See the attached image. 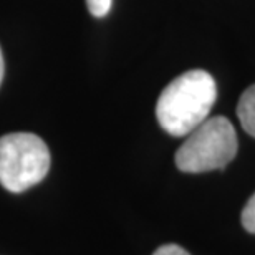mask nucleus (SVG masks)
Returning <instances> with one entry per match:
<instances>
[{
    "mask_svg": "<svg viewBox=\"0 0 255 255\" xmlns=\"http://www.w3.org/2000/svg\"><path fill=\"white\" fill-rule=\"evenodd\" d=\"M216 98L217 86L211 73L186 71L162 90L156 105L157 121L171 136H187L207 120Z\"/></svg>",
    "mask_w": 255,
    "mask_h": 255,
    "instance_id": "obj_1",
    "label": "nucleus"
},
{
    "mask_svg": "<svg viewBox=\"0 0 255 255\" xmlns=\"http://www.w3.org/2000/svg\"><path fill=\"white\" fill-rule=\"evenodd\" d=\"M237 147L232 123L224 116H214L187 134L184 144L176 152V166L189 174L224 169L236 157Z\"/></svg>",
    "mask_w": 255,
    "mask_h": 255,
    "instance_id": "obj_2",
    "label": "nucleus"
},
{
    "mask_svg": "<svg viewBox=\"0 0 255 255\" xmlns=\"http://www.w3.org/2000/svg\"><path fill=\"white\" fill-rule=\"evenodd\" d=\"M50 151L32 132H12L0 137V184L10 192H23L45 179Z\"/></svg>",
    "mask_w": 255,
    "mask_h": 255,
    "instance_id": "obj_3",
    "label": "nucleus"
},
{
    "mask_svg": "<svg viewBox=\"0 0 255 255\" xmlns=\"http://www.w3.org/2000/svg\"><path fill=\"white\" fill-rule=\"evenodd\" d=\"M237 116L247 134L255 137V85L244 91L237 105Z\"/></svg>",
    "mask_w": 255,
    "mask_h": 255,
    "instance_id": "obj_4",
    "label": "nucleus"
},
{
    "mask_svg": "<svg viewBox=\"0 0 255 255\" xmlns=\"http://www.w3.org/2000/svg\"><path fill=\"white\" fill-rule=\"evenodd\" d=\"M241 221H242L244 229H246L247 232L255 234V194L249 199L246 207H244Z\"/></svg>",
    "mask_w": 255,
    "mask_h": 255,
    "instance_id": "obj_5",
    "label": "nucleus"
},
{
    "mask_svg": "<svg viewBox=\"0 0 255 255\" xmlns=\"http://www.w3.org/2000/svg\"><path fill=\"white\" fill-rule=\"evenodd\" d=\"M111 2L113 0H86V5H88V10L93 17L101 18L108 15L111 10Z\"/></svg>",
    "mask_w": 255,
    "mask_h": 255,
    "instance_id": "obj_6",
    "label": "nucleus"
},
{
    "mask_svg": "<svg viewBox=\"0 0 255 255\" xmlns=\"http://www.w3.org/2000/svg\"><path fill=\"white\" fill-rule=\"evenodd\" d=\"M152 255H191V254L181 246H177V244H166V246H161Z\"/></svg>",
    "mask_w": 255,
    "mask_h": 255,
    "instance_id": "obj_7",
    "label": "nucleus"
},
{
    "mask_svg": "<svg viewBox=\"0 0 255 255\" xmlns=\"http://www.w3.org/2000/svg\"><path fill=\"white\" fill-rule=\"evenodd\" d=\"M3 73H5V63H3V55H2V48H0V85H2V80H3Z\"/></svg>",
    "mask_w": 255,
    "mask_h": 255,
    "instance_id": "obj_8",
    "label": "nucleus"
}]
</instances>
